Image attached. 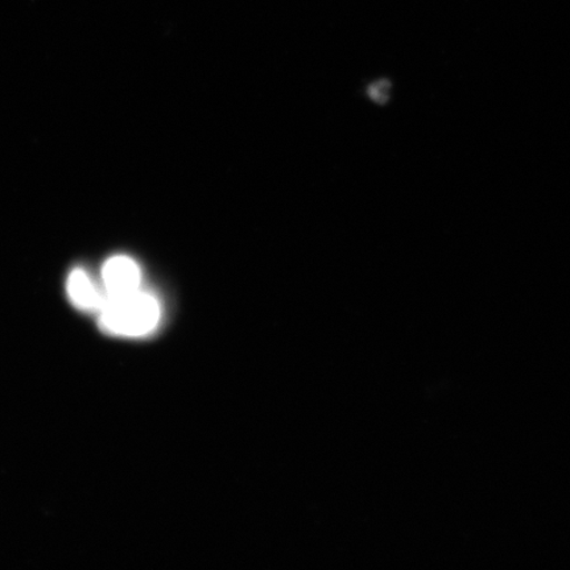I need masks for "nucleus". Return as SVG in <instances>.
I'll return each instance as SVG.
<instances>
[{
	"label": "nucleus",
	"mask_w": 570,
	"mask_h": 570,
	"mask_svg": "<svg viewBox=\"0 0 570 570\" xmlns=\"http://www.w3.org/2000/svg\"><path fill=\"white\" fill-rule=\"evenodd\" d=\"M99 323L107 333L124 337H141L159 324L160 306L140 289L119 296H106Z\"/></svg>",
	"instance_id": "1"
},
{
	"label": "nucleus",
	"mask_w": 570,
	"mask_h": 570,
	"mask_svg": "<svg viewBox=\"0 0 570 570\" xmlns=\"http://www.w3.org/2000/svg\"><path fill=\"white\" fill-rule=\"evenodd\" d=\"M71 303L82 311H99L105 298L97 289L89 275L82 269H75L67 283Z\"/></svg>",
	"instance_id": "3"
},
{
	"label": "nucleus",
	"mask_w": 570,
	"mask_h": 570,
	"mask_svg": "<svg viewBox=\"0 0 570 570\" xmlns=\"http://www.w3.org/2000/svg\"><path fill=\"white\" fill-rule=\"evenodd\" d=\"M102 279L106 296H119L138 291L140 285V269L132 259L119 255L105 263Z\"/></svg>",
	"instance_id": "2"
},
{
	"label": "nucleus",
	"mask_w": 570,
	"mask_h": 570,
	"mask_svg": "<svg viewBox=\"0 0 570 570\" xmlns=\"http://www.w3.org/2000/svg\"><path fill=\"white\" fill-rule=\"evenodd\" d=\"M390 85L387 82H380L374 85L372 89V96L376 99V101L383 102L384 99L389 96Z\"/></svg>",
	"instance_id": "4"
}]
</instances>
